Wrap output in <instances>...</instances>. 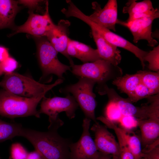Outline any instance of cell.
<instances>
[{"mask_svg":"<svg viewBox=\"0 0 159 159\" xmlns=\"http://www.w3.org/2000/svg\"><path fill=\"white\" fill-rule=\"evenodd\" d=\"M142 147L145 148L159 139V115L138 120Z\"/></svg>","mask_w":159,"mask_h":159,"instance_id":"17","label":"cell"},{"mask_svg":"<svg viewBox=\"0 0 159 159\" xmlns=\"http://www.w3.org/2000/svg\"><path fill=\"white\" fill-rule=\"evenodd\" d=\"M140 159H159V139L142 149Z\"/></svg>","mask_w":159,"mask_h":159,"instance_id":"28","label":"cell"},{"mask_svg":"<svg viewBox=\"0 0 159 159\" xmlns=\"http://www.w3.org/2000/svg\"><path fill=\"white\" fill-rule=\"evenodd\" d=\"M125 130L126 139L134 159H140L143 152L140 137L132 131Z\"/></svg>","mask_w":159,"mask_h":159,"instance_id":"24","label":"cell"},{"mask_svg":"<svg viewBox=\"0 0 159 159\" xmlns=\"http://www.w3.org/2000/svg\"><path fill=\"white\" fill-rule=\"evenodd\" d=\"M140 83V75L138 72L134 74H126L118 77L113 80L112 83L120 91L128 96Z\"/></svg>","mask_w":159,"mask_h":159,"instance_id":"20","label":"cell"},{"mask_svg":"<svg viewBox=\"0 0 159 159\" xmlns=\"http://www.w3.org/2000/svg\"><path fill=\"white\" fill-rule=\"evenodd\" d=\"M79 105L73 96L67 94L65 97H54L42 98L40 105L39 113H44L49 116V122L56 120L58 114L65 112L67 116L70 119L75 116V111Z\"/></svg>","mask_w":159,"mask_h":159,"instance_id":"8","label":"cell"},{"mask_svg":"<svg viewBox=\"0 0 159 159\" xmlns=\"http://www.w3.org/2000/svg\"><path fill=\"white\" fill-rule=\"evenodd\" d=\"M112 157L113 158V159H120V158L119 157L113 156Z\"/></svg>","mask_w":159,"mask_h":159,"instance_id":"37","label":"cell"},{"mask_svg":"<svg viewBox=\"0 0 159 159\" xmlns=\"http://www.w3.org/2000/svg\"><path fill=\"white\" fill-rule=\"evenodd\" d=\"M70 66L71 71L74 74L92 80L99 85L98 86L105 85L109 80H114L122 76V74L120 67L103 59Z\"/></svg>","mask_w":159,"mask_h":159,"instance_id":"4","label":"cell"},{"mask_svg":"<svg viewBox=\"0 0 159 159\" xmlns=\"http://www.w3.org/2000/svg\"><path fill=\"white\" fill-rule=\"evenodd\" d=\"M90 129L95 134L94 142L99 152L120 158L118 142L105 125H101L97 122L93 124Z\"/></svg>","mask_w":159,"mask_h":159,"instance_id":"13","label":"cell"},{"mask_svg":"<svg viewBox=\"0 0 159 159\" xmlns=\"http://www.w3.org/2000/svg\"><path fill=\"white\" fill-rule=\"evenodd\" d=\"M110 155L104 154L100 153V155L98 159H113Z\"/></svg>","mask_w":159,"mask_h":159,"instance_id":"36","label":"cell"},{"mask_svg":"<svg viewBox=\"0 0 159 159\" xmlns=\"http://www.w3.org/2000/svg\"><path fill=\"white\" fill-rule=\"evenodd\" d=\"M26 159H43L40 154L35 150L28 153Z\"/></svg>","mask_w":159,"mask_h":159,"instance_id":"35","label":"cell"},{"mask_svg":"<svg viewBox=\"0 0 159 159\" xmlns=\"http://www.w3.org/2000/svg\"><path fill=\"white\" fill-rule=\"evenodd\" d=\"M96 83L94 80L84 77H80L76 83L68 85L60 90V92L66 94H72L83 112L85 117L97 122L95 115L97 105L96 95L93 89Z\"/></svg>","mask_w":159,"mask_h":159,"instance_id":"5","label":"cell"},{"mask_svg":"<svg viewBox=\"0 0 159 159\" xmlns=\"http://www.w3.org/2000/svg\"><path fill=\"white\" fill-rule=\"evenodd\" d=\"M91 120L85 117L82 124L83 131L79 140L76 142H72L69 148V159H98L100 153L96 147L94 141L89 132Z\"/></svg>","mask_w":159,"mask_h":159,"instance_id":"9","label":"cell"},{"mask_svg":"<svg viewBox=\"0 0 159 159\" xmlns=\"http://www.w3.org/2000/svg\"><path fill=\"white\" fill-rule=\"evenodd\" d=\"M94 12L89 18L93 21L109 30L115 32V24L117 21V5L116 0H109L102 9L96 2L92 4Z\"/></svg>","mask_w":159,"mask_h":159,"instance_id":"14","label":"cell"},{"mask_svg":"<svg viewBox=\"0 0 159 159\" xmlns=\"http://www.w3.org/2000/svg\"><path fill=\"white\" fill-rule=\"evenodd\" d=\"M105 114L104 117L115 122H118L122 116L117 105L109 100L105 108Z\"/></svg>","mask_w":159,"mask_h":159,"instance_id":"27","label":"cell"},{"mask_svg":"<svg viewBox=\"0 0 159 159\" xmlns=\"http://www.w3.org/2000/svg\"><path fill=\"white\" fill-rule=\"evenodd\" d=\"M49 123L46 132L22 127L19 136L28 140L43 159H69V146L72 142L70 139L61 137L57 132L63 122L59 117Z\"/></svg>","mask_w":159,"mask_h":159,"instance_id":"1","label":"cell"},{"mask_svg":"<svg viewBox=\"0 0 159 159\" xmlns=\"http://www.w3.org/2000/svg\"><path fill=\"white\" fill-rule=\"evenodd\" d=\"M18 66V63L16 60L10 56L0 62V68L3 73L13 72Z\"/></svg>","mask_w":159,"mask_h":159,"instance_id":"30","label":"cell"},{"mask_svg":"<svg viewBox=\"0 0 159 159\" xmlns=\"http://www.w3.org/2000/svg\"><path fill=\"white\" fill-rule=\"evenodd\" d=\"M70 25V22L68 20L61 19L57 24H54L46 37L58 52L62 54L68 59L71 66L74 63L67 52Z\"/></svg>","mask_w":159,"mask_h":159,"instance_id":"15","label":"cell"},{"mask_svg":"<svg viewBox=\"0 0 159 159\" xmlns=\"http://www.w3.org/2000/svg\"><path fill=\"white\" fill-rule=\"evenodd\" d=\"M28 153L20 143H15L11 145L10 159H26Z\"/></svg>","mask_w":159,"mask_h":159,"instance_id":"29","label":"cell"},{"mask_svg":"<svg viewBox=\"0 0 159 159\" xmlns=\"http://www.w3.org/2000/svg\"><path fill=\"white\" fill-rule=\"evenodd\" d=\"M36 37L37 56L43 76L54 74L59 79L64 80L63 74L67 71H71L70 66L62 63L59 60L58 52L45 37Z\"/></svg>","mask_w":159,"mask_h":159,"instance_id":"6","label":"cell"},{"mask_svg":"<svg viewBox=\"0 0 159 159\" xmlns=\"http://www.w3.org/2000/svg\"></svg>","mask_w":159,"mask_h":159,"instance_id":"39","label":"cell"},{"mask_svg":"<svg viewBox=\"0 0 159 159\" xmlns=\"http://www.w3.org/2000/svg\"><path fill=\"white\" fill-rule=\"evenodd\" d=\"M43 97H24L0 90V115L11 119L30 116L39 118L37 107Z\"/></svg>","mask_w":159,"mask_h":159,"instance_id":"3","label":"cell"},{"mask_svg":"<svg viewBox=\"0 0 159 159\" xmlns=\"http://www.w3.org/2000/svg\"><path fill=\"white\" fill-rule=\"evenodd\" d=\"M9 56L8 49L4 47L0 46V62Z\"/></svg>","mask_w":159,"mask_h":159,"instance_id":"34","label":"cell"},{"mask_svg":"<svg viewBox=\"0 0 159 159\" xmlns=\"http://www.w3.org/2000/svg\"><path fill=\"white\" fill-rule=\"evenodd\" d=\"M91 30L101 58L114 66H118L121 60L120 51L117 47L107 42L97 31L92 29Z\"/></svg>","mask_w":159,"mask_h":159,"instance_id":"16","label":"cell"},{"mask_svg":"<svg viewBox=\"0 0 159 159\" xmlns=\"http://www.w3.org/2000/svg\"><path fill=\"white\" fill-rule=\"evenodd\" d=\"M118 122L121 125V127L128 130L138 126L137 119L132 116H122Z\"/></svg>","mask_w":159,"mask_h":159,"instance_id":"31","label":"cell"},{"mask_svg":"<svg viewBox=\"0 0 159 159\" xmlns=\"http://www.w3.org/2000/svg\"><path fill=\"white\" fill-rule=\"evenodd\" d=\"M157 94L140 83L133 92L128 96L127 98L132 103L145 98Z\"/></svg>","mask_w":159,"mask_h":159,"instance_id":"25","label":"cell"},{"mask_svg":"<svg viewBox=\"0 0 159 159\" xmlns=\"http://www.w3.org/2000/svg\"><path fill=\"white\" fill-rule=\"evenodd\" d=\"M18 3L14 0H0V30L12 27L20 9Z\"/></svg>","mask_w":159,"mask_h":159,"instance_id":"19","label":"cell"},{"mask_svg":"<svg viewBox=\"0 0 159 159\" xmlns=\"http://www.w3.org/2000/svg\"><path fill=\"white\" fill-rule=\"evenodd\" d=\"M136 0L128 1L122 10L123 13L129 14L128 19L126 21H130L137 19L152 16L159 12L157 8L154 9L151 1L145 0L137 2Z\"/></svg>","mask_w":159,"mask_h":159,"instance_id":"18","label":"cell"},{"mask_svg":"<svg viewBox=\"0 0 159 159\" xmlns=\"http://www.w3.org/2000/svg\"><path fill=\"white\" fill-rule=\"evenodd\" d=\"M141 83L157 94L159 92V71H139Z\"/></svg>","mask_w":159,"mask_h":159,"instance_id":"23","label":"cell"},{"mask_svg":"<svg viewBox=\"0 0 159 159\" xmlns=\"http://www.w3.org/2000/svg\"><path fill=\"white\" fill-rule=\"evenodd\" d=\"M72 41L80 56V60L84 63L102 59L97 49H94L90 46L78 41L72 39Z\"/></svg>","mask_w":159,"mask_h":159,"instance_id":"21","label":"cell"},{"mask_svg":"<svg viewBox=\"0 0 159 159\" xmlns=\"http://www.w3.org/2000/svg\"><path fill=\"white\" fill-rule=\"evenodd\" d=\"M3 74V72H2L0 68V76L2 75Z\"/></svg>","mask_w":159,"mask_h":159,"instance_id":"38","label":"cell"},{"mask_svg":"<svg viewBox=\"0 0 159 159\" xmlns=\"http://www.w3.org/2000/svg\"><path fill=\"white\" fill-rule=\"evenodd\" d=\"M21 125L15 122H8L0 119V143L19 136Z\"/></svg>","mask_w":159,"mask_h":159,"instance_id":"22","label":"cell"},{"mask_svg":"<svg viewBox=\"0 0 159 159\" xmlns=\"http://www.w3.org/2000/svg\"><path fill=\"white\" fill-rule=\"evenodd\" d=\"M98 92L101 95L107 94L109 100L117 105L122 116H132L138 120L144 119L153 115L158 110L157 105L153 102L148 101L140 107L135 106L127 98L121 97L106 85L100 87Z\"/></svg>","mask_w":159,"mask_h":159,"instance_id":"7","label":"cell"},{"mask_svg":"<svg viewBox=\"0 0 159 159\" xmlns=\"http://www.w3.org/2000/svg\"><path fill=\"white\" fill-rule=\"evenodd\" d=\"M67 52L68 55L70 57H73L80 59L78 53L73 44L72 39L69 38L67 48Z\"/></svg>","mask_w":159,"mask_h":159,"instance_id":"32","label":"cell"},{"mask_svg":"<svg viewBox=\"0 0 159 159\" xmlns=\"http://www.w3.org/2000/svg\"><path fill=\"white\" fill-rule=\"evenodd\" d=\"M82 20L87 24L91 29L97 31L110 43L133 54L140 60L143 69L144 68L145 65L144 58L148 52L142 50L122 37L94 22L91 20L88 16H84Z\"/></svg>","mask_w":159,"mask_h":159,"instance_id":"11","label":"cell"},{"mask_svg":"<svg viewBox=\"0 0 159 159\" xmlns=\"http://www.w3.org/2000/svg\"><path fill=\"white\" fill-rule=\"evenodd\" d=\"M144 60L148 62V68L150 70L155 72L159 71V45L148 52L144 58Z\"/></svg>","mask_w":159,"mask_h":159,"instance_id":"26","label":"cell"},{"mask_svg":"<svg viewBox=\"0 0 159 159\" xmlns=\"http://www.w3.org/2000/svg\"><path fill=\"white\" fill-rule=\"evenodd\" d=\"M59 79L54 83L45 85L36 81L31 77L12 72L5 73L0 82V86L4 90L16 95L32 98L44 97L49 90L63 82Z\"/></svg>","mask_w":159,"mask_h":159,"instance_id":"2","label":"cell"},{"mask_svg":"<svg viewBox=\"0 0 159 159\" xmlns=\"http://www.w3.org/2000/svg\"><path fill=\"white\" fill-rule=\"evenodd\" d=\"M159 17V12H158L150 16L130 21L118 19L116 24L124 26L130 30L133 36L134 43H137L140 40H145L148 42V46L153 47L158 43L152 36V23L155 19Z\"/></svg>","mask_w":159,"mask_h":159,"instance_id":"12","label":"cell"},{"mask_svg":"<svg viewBox=\"0 0 159 159\" xmlns=\"http://www.w3.org/2000/svg\"><path fill=\"white\" fill-rule=\"evenodd\" d=\"M42 1L39 0H20L19 3L30 8H35L38 6Z\"/></svg>","mask_w":159,"mask_h":159,"instance_id":"33","label":"cell"},{"mask_svg":"<svg viewBox=\"0 0 159 159\" xmlns=\"http://www.w3.org/2000/svg\"><path fill=\"white\" fill-rule=\"evenodd\" d=\"M54 24L49 15L48 5L43 15L29 12L26 21L23 24L14 27L10 36L20 33H25L36 37H45L53 27Z\"/></svg>","mask_w":159,"mask_h":159,"instance_id":"10","label":"cell"}]
</instances>
